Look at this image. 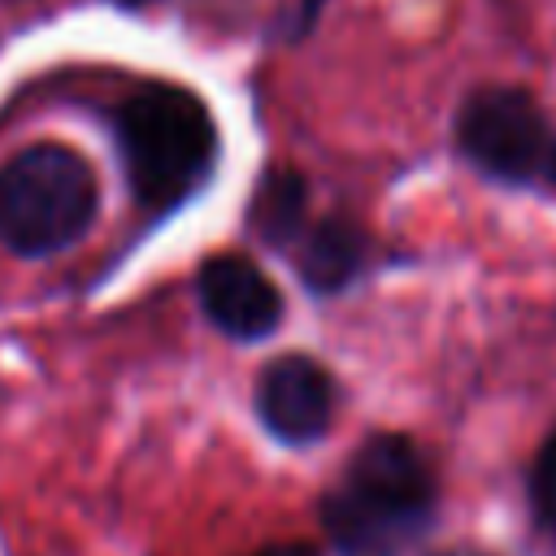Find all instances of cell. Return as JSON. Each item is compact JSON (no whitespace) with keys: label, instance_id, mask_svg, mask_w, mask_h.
Segmentation results:
<instances>
[{"label":"cell","instance_id":"30bf717a","mask_svg":"<svg viewBox=\"0 0 556 556\" xmlns=\"http://www.w3.org/2000/svg\"><path fill=\"white\" fill-rule=\"evenodd\" d=\"M252 556H321V547L308 543V539H282V543H269V547H261Z\"/></svg>","mask_w":556,"mask_h":556},{"label":"cell","instance_id":"8fae6325","mask_svg":"<svg viewBox=\"0 0 556 556\" xmlns=\"http://www.w3.org/2000/svg\"><path fill=\"white\" fill-rule=\"evenodd\" d=\"M317 9H321V0H300V4H295V17H291V39L308 35V26L317 22Z\"/></svg>","mask_w":556,"mask_h":556},{"label":"cell","instance_id":"5bb4252c","mask_svg":"<svg viewBox=\"0 0 556 556\" xmlns=\"http://www.w3.org/2000/svg\"><path fill=\"white\" fill-rule=\"evenodd\" d=\"M122 4H152V0H122Z\"/></svg>","mask_w":556,"mask_h":556},{"label":"cell","instance_id":"7a4b0ae2","mask_svg":"<svg viewBox=\"0 0 556 556\" xmlns=\"http://www.w3.org/2000/svg\"><path fill=\"white\" fill-rule=\"evenodd\" d=\"M113 139L130 195L169 213L191 200L217 165V122L204 100L174 83H148L113 113Z\"/></svg>","mask_w":556,"mask_h":556},{"label":"cell","instance_id":"9c48e42d","mask_svg":"<svg viewBox=\"0 0 556 556\" xmlns=\"http://www.w3.org/2000/svg\"><path fill=\"white\" fill-rule=\"evenodd\" d=\"M530 504H534V517L543 526H556V430L547 434V443L534 456V469H530Z\"/></svg>","mask_w":556,"mask_h":556},{"label":"cell","instance_id":"5b68a950","mask_svg":"<svg viewBox=\"0 0 556 556\" xmlns=\"http://www.w3.org/2000/svg\"><path fill=\"white\" fill-rule=\"evenodd\" d=\"M195 295L204 317L230 339H265L282 321L278 287L265 278L261 265L235 252L204 261V269L195 274Z\"/></svg>","mask_w":556,"mask_h":556},{"label":"cell","instance_id":"8992f818","mask_svg":"<svg viewBox=\"0 0 556 556\" xmlns=\"http://www.w3.org/2000/svg\"><path fill=\"white\" fill-rule=\"evenodd\" d=\"M256 413L282 443H313L334 417V382L313 356H278L256 382Z\"/></svg>","mask_w":556,"mask_h":556},{"label":"cell","instance_id":"6da1fadb","mask_svg":"<svg viewBox=\"0 0 556 556\" xmlns=\"http://www.w3.org/2000/svg\"><path fill=\"white\" fill-rule=\"evenodd\" d=\"M430 517L434 478L404 434L365 439L321 504V521L343 556H404Z\"/></svg>","mask_w":556,"mask_h":556},{"label":"cell","instance_id":"7c38bea8","mask_svg":"<svg viewBox=\"0 0 556 556\" xmlns=\"http://www.w3.org/2000/svg\"><path fill=\"white\" fill-rule=\"evenodd\" d=\"M439 556H482V552H473V547H447V552H439Z\"/></svg>","mask_w":556,"mask_h":556},{"label":"cell","instance_id":"52a82bcc","mask_svg":"<svg viewBox=\"0 0 556 556\" xmlns=\"http://www.w3.org/2000/svg\"><path fill=\"white\" fill-rule=\"evenodd\" d=\"M295 265H300V278H304L308 291L330 295V291L348 287L361 274V265H365V235L352 222H343V217H326V222H317L308 230Z\"/></svg>","mask_w":556,"mask_h":556},{"label":"cell","instance_id":"277c9868","mask_svg":"<svg viewBox=\"0 0 556 556\" xmlns=\"http://www.w3.org/2000/svg\"><path fill=\"white\" fill-rule=\"evenodd\" d=\"M460 152L491 178L521 182L547 161V130L539 104L517 87H482L456 117Z\"/></svg>","mask_w":556,"mask_h":556},{"label":"cell","instance_id":"3957f363","mask_svg":"<svg viewBox=\"0 0 556 556\" xmlns=\"http://www.w3.org/2000/svg\"><path fill=\"white\" fill-rule=\"evenodd\" d=\"M96 217V174L61 143L17 152L0 169V243L17 256H52L87 235Z\"/></svg>","mask_w":556,"mask_h":556},{"label":"cell","instance_id":"4fadbf2b","mask_svg":"<svg viewBox=\"0 0 556 556\" xmlns=\"http://www.w3.org/2000/svg\"><path fill=\"white\" fill-rule=\"evenodd\" d=\"M547 174H552V182H556V148L547 152Z\"/></svg>","mask_w":556,"mask_h":556},{"label":"cell","instance_id":"ba28073f","mask_svg":"<svg viewBox=\"0 0 556 556\" xmlns=\"http://www.w3.org/2000/svg\"><path fill=\"white\" fill-rule=\"evenodd\" d=\"M304 204H308V191H304V178L295 169H269L261 182H256V195H252V230L265 239V243H291L300 230H304Z\"/></svg>","mask_w":556,"mask_h":556}]
</instances>
